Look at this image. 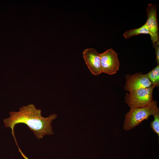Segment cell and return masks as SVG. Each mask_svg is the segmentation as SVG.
<instances>
[{
  "mask_svg": "<svg viewBox=\"0 0 159 159\" xmlns=\"http://www.w3.org/2000/svg\"><path fill=\"white\" fill-rule=\"evenodd\" d=\"M158 112L159 108L156 100H153L145 107L130 108L125 115L123 129L129 131L140 125L144 120L148 119L150 116H153Z\"/></svg>",
  "mask_w": 159,
  "mask_h": 159,
  "instance_id": "obj_2",
  "label": "cell"
},
{
  "mask_svg": "<svg viewBox=\"0 0 159 159\" xmlns=\"http://www.w3.org/2000/svg\"><path fill=\"white\" fill-rule=\"evenodd\" d=\"M141 34H149L151 39L152 37V35L145 23L138 28L126 31L123 34V36L125 39H128L133 36Z\"/></svg>",
  "mask_w": 159,
  "mask_h": 159,
  "instance_id": "obj_8",
  "label": "cell"
},
{
  "mask_svg": "<svg viewBox=\"0 0 159 159\" xmlns=\"http://www.w3.org/2000/svg\"><path fill=\"white\" fill-rule=\"evenodd\" d=\"M82 54L85 64L92 73L95 76L101 73L100 53L95 49L90 48L85 49Z\"/></svg>",
  "mask_w": 159,
  "mask_h": 159,
  "instance_id": "obj_6",
  "label": "cell"
},
{
  "mask_svg": "<svg viewBox=\"0 0 159 159\" xmlns=\"http://www.w3.org/2000/svg\"><path fill=\"white\" fill-rule=\"evenodd\" d=\"M100 57L102 73L109 75L116 73L120 65L117 54L110 48L100 53Z\"/></svg>",
  "mask_w": 159,
  "mask_h": 159,
  "instance_id": "obj_4",
  "label": "cell"
},
{
  "mask_svg": "<svg viewBox=\"0 0 159 159\" xmlns=\"http://www.w3.org/2000/svg\"><path fill=\"white\" fill-rule=\"evenodd\" d=\"M146 11L147 19L145 24L152 35L151 39L154 47L156 42L159 41L156 5L153 4H149L148 5Z\"/></svg>",
  "mask_w": 159,
  "mask_h": 159,
  "instance_id": "obj_7",
  "label": "cell"
},
{
  "mask_svg": "<svg viewBox=\"0 0 159 159\" xmlns=\"http://www.w3.org/2000/svg\"><path fill=\"white\" fill-rule=\"evenodd\" d=\"M126 82L124 87L125 90L129 92L136 90L150 87L152 83L146 74L141 73H136L125 75Z\"/></svg>",
  "mask_w": 159,
  "mask_h": 159,
  "instance_id": "obj_5",
  "label": "cell"
},
{
  "mask_svg": "<svg viewBox=\"0 0 159 159\" xmlns=\"http://www.w3.org/2000/svg\"><path fill=\"white\" fill-rule=\"evenodd\" d=\"M9 116L3 120L4 125L9 128L19 151L21 150L19 146L14 133L15 125L19 123L25 124L32 131L36 138H42L44 136L54 134L52 123L57 115L53 113L47 117L42 116V111L37 109L33 104L24 105L17 112L11 111Z\"/></svg>",
  "mask_w": 159,
  "mask_h": 159,
  "instance_id": "obj_1",
  "label": "cell"
},
{
  "mask_svg": "<svg viewBox=\"0 0 159 159\" xmlns=\"http://www.w3.org/2000/svg\"><path fill=\"white\" fill-rule=\"evenodd\" d=\"M155 49L156 56V61L157 64H159V42L157 41L155 43L154 47Z\"/></svg>",
  "mask_w": 159,
  "mask_h": 159,
  "instance_id": "obj_11",
  "label": "cell"
},
{
  "mask_svg": "<svg viewBox=\"0 0 159 159\" xmlns=\"http://www.w3.org/2000/svg\"><path fill=\"white\" fill-rule=\"evenodd\" d=\"M152 85L155 87L159 85V64L147 74Z\"/></svg>",
  "mask_w": 159,
  "mask_h": 159,
  "instance_id": "obj_9",
  "label": "cell"
},
{
  "mask_svg": "<svg viewBox=\"0 0 159 159\" xmlns=\"http://www.w3.org/2000/svg\"><path fill=\"white\" fill-rule=\"evenodd\" d=\"M154 120L150 122V127L159 137V112L153 115Z\"/></svg>",
  "mask_w": 159,
  "mask_h": 159,
  "instance_id": "obj_10",
  "label": "cell"
},
{
  "mask_svg": "<svg viewBox=\"0 0 159 159\" xmlns=\"http://www.w3.org/2000/svg\"><path fill=\"white\" fill-rule=\"evenodd\" d=\"M155 87L152 85L126 93L125 102L130 108L145 107L153 100V91Z\"/></svg>",
  "mask_w": 159,
  "mask_h": 159,
  "instance_id": "obj_3",
  "label": "cell"
}]
</instances>
